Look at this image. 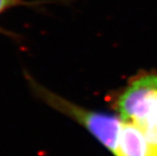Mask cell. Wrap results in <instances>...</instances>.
Wrapping results in <instances>:
<instances>
[{"label":"cell","mask_w":157,"mask_h":156,"mask_svg":"<svg viewBox=\"0 0 157 156\" xmlns=\"http://www.w3.org/2000/svg\"><path fill=\"white\" fill-rule=\"evenodd\" d=\"M34 89L47 104L76 120L100 143L115 154L123 120L120 116L80 107L53 92L34 84Z\"/></svg>","instance_id":"obj_2"},{"label":"cell","mask_w":157,"mask_h":156,"mask_svg":"<svg viewBox=\"0 0 157 156\" xmlns=\"http://www.w3.org/2000/svg\"><path fill=\"white\" fill-rule=\"evenodd\" d=\"M114 156H157V150L137 125L123 120Z\"/></svg>","instance_id":"obj_3"},{"label":"cell","mask_w":157,"mask_h":156,"mask_svg":"<svg viewBox=\"0 0 157 156\" xmlns=\"http://www.w3.org/2000/svg\"><path fill=\"white\" fill-rule=\"evenodd\" d=\"M117 108L121 120L137 125L157 150V74L134 79L120 95Z\"/></svg>","instance_id":"obj_1"},{"label":"cell","mask_w":157,"mask_h":156,"mask_svg":"<svg viewBox=\"0 0 157 156\" xmlns=\"http://www.w3.org/2000/svg\"><path fill=\"white\" fill-rule=\"evenodd\" d=\"M17 0H0V12L3 11L8 7L13 5Z\"/></svg>","instance_id":"obj_4"}]
</instances>
